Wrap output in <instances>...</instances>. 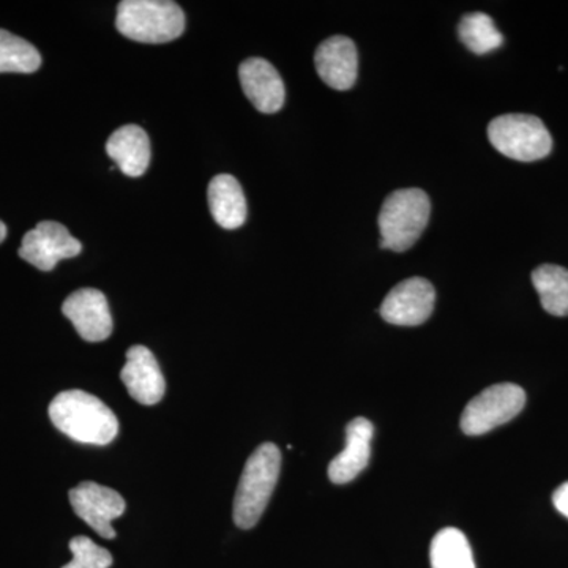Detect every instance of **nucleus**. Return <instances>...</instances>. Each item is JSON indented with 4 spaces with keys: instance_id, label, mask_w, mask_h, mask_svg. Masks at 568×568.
I'll return each mask as SVG.
<instances>
[{
    "instance_id": "22",
    "label": "nucleus",
    "mask_w": 568,
    "mask_h": 568,
    "mask_svg": "<svg viewBox=\"0 0 568 568\" xmlns=\"http://www.w3.org/2000/svg\"><path fill=\"white\" fill-rule=\"evenodd\" d=\"M552 504H555L556 510L560 515L568 518V481L556 488L555 495H552Z\"/></svg>"
},
{
    "instance_id": "23",
    "label": "nucleus",
    "mask_w": 568,
    "mask_h": 568,
    "mask_svg": "<svg viewBox=\"0 0 568 568\" xmlns=\"http://www.w3.org/2000/svg\"><path fill=\"white\" fill-rule=\"evenodd\" d=\"M7 237V226L2 222H0V244L6 241Z\"/></svg>"
},
{
    "instance_id": "20",
    "label": "nucleus",
    "mask_w": 568,
    "mask_h": 568,
    "mask_svg": "<svg viewBox=\"0 0 568 568\" xmlns=\"http://www.w3.org/2000/svg\"><path fill=\"white\" fill-rule=\"evenodd\" d=\"M41 55L33 44L0 29V73H36Z\"/></svg>"
},
{
    "instance_id": "3",
    "label": "nucleus",
    "mask_w": 568,
    "mask_h": 568,
    "mask_svg": "<svg viewBox=\"0 0 568 568\" xmlns=\"http://www.w3.org/2000/svg\"><path fill=\"white\" fill-rule=\"evenodd\" d=\"M115 28L140 43H168L185 31V14L170 0H123L118 7Z\"/></svg>"
},
{
    "instance_id": "14",
    "label": "nucleus",
    "mask_w": 568,
    "mask_h": 568,
    "mask_svg": "<svg viewBox=\"0 0 568 568\" xmlns=\"http://www.w3.org/2000/svg\"><path fill=\"white\" fill-rule=\"evenodd\" d=\"M373 436L375 425L368 418L357 417L349 422L346 426L345 450L336 455L328 465V478L332 484H349L368 466Z\"/></svg>"
},
{
    "instance_id": "11",
    "label": "nucleus",
    "mask_w": 568,
    "mask_h": 568,
    "mask_svg": "<svg viewBox=\"0 0 568 568\" xmlns=\"http://www.w3.org/2000/svg\"><path fill=\"white\" fill-rule=\"evenodd\" d=\"M122 383L134 402L152 406L162 402L166 383L159 362L145 346H132L126 353V364L121 372Z\"/></svg>"
},
{
    "instance_id": "9",
    "label": "nucleus",
    "mask_w": 568,
    "mask_h": 568,
    "mask_svg": "<svg viewBox=\"0 0 568 568\" xmlns=\"http://www.w3.org/2000/svg\"><path fill=\"white\" fill-rule=\"evenodd\" d=\"M70 504L74 514L106 540L115 537L112 521L122 517L126 508L125 499L118 491L93 481H82L71 489Z\"/></svg>"
},
{
    "instance_id": "6",
    "label": "nucleus",
    "mask_w": 568,
    "mask_h": 568,
    "mask_svg": "<svg viewBox=\"0 0 568 568\" xmlns=\"http://www.w3.org/2000/svg\"><path fill=\"white\" fill-rule=\"evenodd\" d=\"M526 392L517 384H496L470 399L463 410L462 429L467 436L487 435L521 413Z\"/></svg>"
},
{
    "instance_id": "13",
    "label": "nucleus",
    "mask_w": 568,
    "mask_h": 568,
    "mask_svg": "<svg viewBox=\"0 0 568 568\" xmlns=\"http://www.w3.org/2000/svg\"><path fill=\"white\" fill-rule=\"evenodd\" d=\"M239 78L246 99L257 111L274 114L282 110L286 89L282 77L271 62L261 58L246 59L239 69Z\"/></svg>"
},
{
    "instance_id": "4",
    "label": "nucleus",
    "mask_w": 568,
    "mask_h": 568,
    "mask_svg": "<svg viewBox=\"0 0 568 568\" xmlns=\"http://www.w3.org/2000/svg\"><path fill=\"white\" fill-rule=\"evenodd\" d=\"M432 204L420 189L398 190L388 194L379 212L381 246L403 253L414 246L428 226Z\"/></svg>"
},
{
    "instance_id": "5",
    "label": "nucleus",
    "mask_w": 568,
    "mask_h": 568,
    "mask_svg": "<svg viewBox=\"0 0 568 568\" xmlns=\"http://www.w3.org/2000/svg\"><path fill=\"white\" fill-rule=\"evenodd\" d=\"M488 140L497 152L517 162H537L551 153L552 138L536 115L506 114L493 119Z\"/></svg>"
},
{
    "instance_id": "10",
    "label": "nucleus",
    "mask_w": 568,
    "mask_h": 568,
    "mask_svg": "<svg viewBox=\"0 0 568 568\" xmlns=\"http://www.w3.org/2000/svg\"><path fill=\"white\" fill-rule=\"evenodd\" d=\"M63 316L69 317L82 339L99 343L112 334L110 305L102 291L84 287L67 297L62 305Z\"/></svg>"
},
{
    "instance_id": "1",
    "label": "nucleus",
    "mask_w": 568,
    "mask_h": 568,
    "mask_svg": "<svg viewBox=\"0 0 568 568\" xmlns=\"http://www.w3.org/2000/svg\"><path fill=\"white\" fill-rule=\"evenodd\" d=\"M50 418L59 432L81 444L108 446L119 433L115 414L88 392L67 390L55 396Z\"/></svg>"
},
{
    "instance_id": "21",
    "label": "nucleus",
    "mask_w": 568,
    "mask_h": 568,
    "mask_svg": "<svg viewBox=\"0 0 568 568\" xmlns=\"http://www.w3.org/2000/svg\"><path fill=\"white\" fill-rule=\"evenodd\" d=\"M70 551L73 559L62 568H110L114 560L106 548L99 547L84 536L74 537L70 541Z\"/></svg>"
},
{
    "instance_id": "7",
    "label": "nucleus",
    "mask_w": 568,
    "mask_h": 568,
    "mask_svg": "<svg viewBox=\"0 0 568 568\" xmlns=\"http://www.w3.org/2000/svg\"><path fill=\"white\" fill-rule=\"evenodd\" d=\"M82 245L63 224L41 222L22 239L21 260L41 272H51L59 261L70 260L81 253Z\"/></svg>"
},
{
    "instance_id": "8",
    "label": "nucleus",
    "mask_w": 568,
    "mask_h": 568,
    "mask_svg": "<svg viewBox=\"0 0 568 568\" xmlns=\"http://www.w3.org/2000/svg\"><path fill=\"white\" fill-rule=\"evenodd\" d=\"M436 291L428 280L414 276L396 284L384 298L379 312L388 324L416 327L429 320L435 310Z\"/></svg>"
},
{
    "instance_id": "2",
    "label": "nucleus",
    "mask_w": 568,
    "mask_h": 568,
    "mask_svg": "<svg viewBox=\"0 0 568 568\" xmlns=\"http://www.w3.org/2000/svg\"><path fill=\"white\" fill-rule=\"evenodd\" d=\"M282 469V452L265 443L246 462L234 497V523L241 529H253L268 506Z\"/></svg>"
},
{
    "instance_id": "16",
    "label": "nucleus",
    "mask_w": 568,
    "mask_h": 568,
    "mask_svg": "<svg viewBox=\"0 0 568 568\" xmlns=\"http://www.w3.org/2000/svg\"><path fill=\"white\" fill-rule=\"evenodd\" d=\"M209 207L213 220L224 230H237L246 220V200L237 179L220 174L209 185Z\"/></svg>"
},
{
    "instance_id": "19",
    "label": "nucleus",
    "mask_w": 568,
    "mask_h": 568,
    "mask_svg": "<svg viewBox=\"0 0 568 568\" xmlns=\"http://www.w3.org/2000/svg\"><path fill=\"white\" fill-rule=\"evenodd\" d=\"M458 37L467 50L485 55L503 47L504 36L497 31L495 21L487 13H469L458 26Z\"/></svg>"
},
{
    "instance_id": "12",
    "label": "nucleus",
    "mask_w": 568,
    "mask_h": 568,
    "mask_svg": "<svg viewBox=\"0 0 568 568\" xmlns=\"http://www.w3.org/2000/svg\"><path fill=\"white\" fill-rule=\"evenodd\" d=\"M315 65L321 80L335 91H349L357 81L358 55L353 40L331 37L320 44Z\"/></svg>"
},
{
    "instance_id": "17",
    "label": "nucleus",
    "mask_w": 568,
    "mask_h": 568,
    "mask_svg": "<svg viewBox=\"0 0 568 568\" xmlns=\"http://www.w3.org/2000/svg\"><path fill=\"white\" fill-rule=\"evenodd\" d=\"M534 287L545 312L552 316H568V268L544 264L532 272Z\"/></svg>"
},
{
    "instance_id": "15",
    "label": "nucleus",
    "mask_w": 568,
    "mask_h": 568,
    "mask_svg": "<svg viewBox=\"0 0 568 568\" xmlns=\"http://www.w3.org/2000/svg\"><path fill=\"white\" fill-rule=\"evenodd\" d=\"M106 152L129 178H140L151 164V141L148 133L138 125L115 130L106 142Z\"/></svg>"
},
{
    "instance_id": "18",
    "label": "nucleus",
    "mask_w": 568,
    "mask_h": 568,
    "mask_svg": "<svg viewBox=\"0 0 568 568\" xmlns=\"http://www.w3.org/2000/svg\"><path fill=\"white\" fill-rule=\"evenodd\" d=\"M432 568H476L473 548L459 529L439 530L429 547Z\"/></svg>"
}]
</instances>
